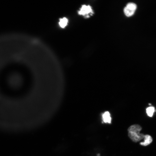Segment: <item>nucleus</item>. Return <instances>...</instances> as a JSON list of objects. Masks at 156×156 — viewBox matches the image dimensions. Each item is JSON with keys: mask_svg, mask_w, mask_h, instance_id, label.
Here are the masks:
<instances>
[{"mask_svg": "<svg viewBox=\"0 0 156 156\" xmlns=\"http://www.w3.org/2000/svg\"><path fill=\"white\" fill-rule=\"evenodd\" d=\"M144 141L140 143V144L143 146H146L150 144L152 141L153 139L151 137L148 135H144Z\"/></svg>", "mask_w": 156, "mask_h": 156, "instance_id": "obj_5", "label": "nucleus"}, {"mask_svg": "<svg viewBox=\"0 0 156 156\" xmlns=\"http://www.w3.org/2000/svg\"><path fill=\"white\" fill-rule=\"evenodd\" d=\"M142 129L141 127L138 125H134L130 126L128 129V132L140 133Z\"/></svg>", "mask_w": 156, "mask_h": 156, "instance_id": "obj_4", "label": "nucleus"}, {"mask_svg": "<svg viewBox=\"0 0 156 156\" xmlns=\"http://www.w3.org/2000/svg\"><path fill=\"white\" fill-rule=\"evenodd\" d=\"M128 135L130 138L133 142H137L144 138V135L140 133L128 132Z\"/></svg>", "mask_w": 156, "mask_h": 156, "instance_id": "obj_3", "label": "nucleus"}, {"mask_svg": "<svg viewBox=\"0 0 156 156\" xmlns=\"http://www.w3.org/2000/svg\"><path fill=\"white\" fill-rule=\"evenodd\" d=\"M103 120L105 123H110L111 122V118L109 113L105 112L102 115Z\"/></svg>", "mask_w": 156, "mask_h": 156, "instance_id": "obj_6", "label": "nucleus"}, {"mask_svg": "<svg viewBox=\"0 0 156 156\" xmlns=\"http://www.w3.org/2000/svg\"><path fill=\"white\" fill-rule=\"evenodd\" d=\"M155 111V108L153 107H150L146 109V112L147 115L149 117L153 116Z\"/></svg>", "mask_w": 156, "mask_h": 156, "instance_id": "obj_8", "label": "nucleus"}, {"mask_svg": "<svg viewBox=\"0 0 156 156\" xmlns=\"http://www.w3.org/2000/svg\"><path fill=\"white\" fill-rule=\"evenodd\" d=\"M79 14L86 17H89L93 12L91 7L90 5H82L78 12Z\"/></svg>", "mask_w": 156, "mask_h": 156, "instance_id": "obj_2", "label": "nucleus"}, {"mask_svg": "<svg viewBox=\"0 0 156 156\" xmlns=\"http://www.w3.org/2000/svg\"><path fill=\"white\" fill-rule=\"evenodd\" d=\"M136 8L135 4L132 3H128L124 9L125 14L127 16H132L134 14Z\"/></svg>", "mask_w": 156, "mask_h": 156, "instance_id": "obj_1", "label": "nucleus"}, {"mask_svg": "<svg viewBox=\"0 0 156 156\" xmlns=\"http://www.w3.org/2000/svg\"><path fill=\"white\" fill-rule=\"evenodd\" d=\"M68 23V19L65 17H64L60 19L59 25L61 27L63 28L66 26Z\"/></svg>", "mask_w": 156, "mask_h": 156, "instance_id": "obj_7", "label": "nucleus"}]
</instances>
